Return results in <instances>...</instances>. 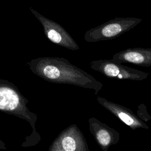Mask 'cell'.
<instances>
[{"instance_id": "obj_1", "label": "cell", "mask_w": 151, "mask_h": 151, "mask_svg": "<svg viewBox=\"0 0 151 151\" xmlns=\"http://www.w3.org/2000/svg\"><path fill=\"white\" fill-rule=\"evenodd\" d=\"M27 64L33 73L50 83L91 89L96 95L103 86L91 75L63 57H41L32 60Z\"/></svg>"}, {"instance_id": "obj_2", "label": "cell", "mask_w": 151, "mask_h": 151, "mask_svg": "<svg viewBox=\"0 0 151 151\" xmlns=\"http://www.w3.org/2000/svg\"><path fill=\"white\" fill-rule=\"evenodd\" d=\"M142 19L134 17H117L85 32L84 39L87 42H96L118 38L133 29Z\"/></svg>"}, {"instance_id": "obj_3", "label": "cell", "mask_w": 151, "mask_h": 151, "mask_svg": "<svg viewBox=\"0 0 151 151\" xmlns=\"http://www.w3.org/2000/svg\"><path fill=\"white\" fill-rule=\"evenodd\" d=\"M90 67L111 78L142 81L146 79L149 75L148 73L117 63L111 59L92 61Z\"/></svg>"}, {"instance_id": "obj_4", "label": "cell", "mask_w": 151, "mask_h": 151, "mask_svg": "<svg viewBox=\"0 0 151 151\" xmlns=\"http://www.w3.org/2000/svg\"><path fill=\"white\" fill-rule=\"evenodd\" d=\"M49 151H90L87 142L77 124L62 130L48 148Z\"/></svg>"}, {"instance_id": "obj_5", "label": "cell", "mask_w": 151, "mask_h": 151, "mask_svg": "<svg viewBox=\"0 0 151 151\" xmlns=\"http://www.w3.org/2000/svg\"><path fill=\"white\" fill-rule=\"evenodd\" d=\"M29 9L42 25L45 35L51 42L73 51L80 49L76 41L61 25L46 18L32 8Z\"/></svg>"}, {"instance_id": "obj_6", "label": "cell", "mask_w": 151, "mask_h": 151, "mask_svg": "<svg viewBox=\"0 0 151 151\" xmlns=\"http://www.w3.org/2000/svg\"><path fill=\"white\" fill-rule=\"evenodd\" d=\"M88 122L90 132L103 151H107L111 146L119 143L120 134L117 130L95 117L89 118Z\"/></svg>"}, {"instance_id": "obj_7", "label": "cell", "mask_w": 151, "mask_h": 151, "mask_svg": "<svg viewBox=\"0 0 151 151\" xmlns=\"http://www.w3.org/2000/svg\"><path fill=\"white\" fill-rule=\"evenodd\" d=\"M97 101L100 105L114 114L130 129L133 130L149 129V126L129 108L101 97H97Z\"/></svg>"}, {"instance_id": "obj_8", "label": "cell", "mask_w": 151, "mask_h": 151, "mask_svg": "<svg viewBox=\"0 0 151 151\" xmlns=\"http://www.w3.org/2000/svg\"><path fill=\"white\" fill-rule=\"evenodd\" d=\"M111 60L119 64L129 63L142 67L151 65V48H129L114 54Z\"/></svg>"}, {"instance_id": "obj_9", "label": "cell", "mask_w": 151, "mask_h": 151, "mask_svg": "<svg viewBox=\"0 0 151 151\" xmlns=\"http://www.w3.org/2000/svg\"><path fill=\"white\" fill-rule=\"evenodd\" d=\"M137 117L142 120H144L145 122H147L151 119L150 116L147 113L146 106L143 104H141L138 107Z\"/></svg>"}]
</instances>
